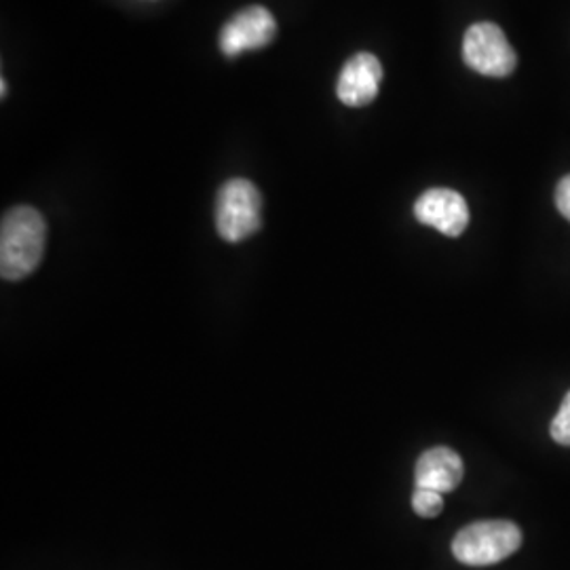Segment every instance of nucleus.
Masks as SVG:
<instances>
[{
  "label": "nucleus",
  "mask_w": 570,
  "mask_h": 570,
  "mask_svg": "<svg viewBox=\"0 0 570 570\" xmlns=\"http://www.w3.org/2000/svg\"><path fill=\"white\" fill-rule=\"evenodd\" d=\"M47 225L41 214L20 205L2 216L0 225V275L7 282H20L41 265Z\"/></svg>",
  "instance_id": "obj_1"
},
{
  "label": "nucleus",
  "mask_w": 570,
  "mask_h": 570,
  "mask_svg": "<svg viewBox=\"0 0 570 570\" xmlns=\"http://www.w3.org/2000/svg\"><path fill=\"white\" fill-rule=\"evenodd\" d=\"M522 546V530L508 520L473 522L461 530L452 541V553L461 564L490 567L497 564Z\"/></svg>",
  "instance_id": "obj_2"
},
{
  "label": "nucleus",
  "mask_w": 570,
  "mask_h": 570,
  "mask_svg": "<svg viewBox=\"0 0 570 570\" xmlns=\"http://www.w3.org/2000/svg\"><path fill=\"white\" fill-rule=\"evenodd\" d=\"M263 226V195L244 178L223 184L216 199V228L228 244H239Z\"/></svg>",
  "instance_id": "obj_3"
},
{
  "label": "nucleus",
  "mask_w": 570,
  "mask_h": 570,
  "mask_svg": "<svg viewBox=\"0 0 570 570\" xmlns=\"http://www.w3.org/2000/svg\"><path fill=\"white\" fill-rule=\"evenodd\" d=\"M463 60L471 70L492 79L510 77L518 66V56L505 32L490 21L473 23L465 32Z\"/></svg>",
  "instance_id": "obj_4"
},
{
  "label": "nucleus",
  "mask_w": 570,
  "mask_h": 570,
  "mask_svg": "<svg viewBox=\"0 0 570 570\" xmlns=\"http://www.w3.org/2000/svg\"><path fill=\"white\" fill-rule=\"evenodd\" d=\"M277 35V23L265 7H247L220 30V51L226 58H237L245 51L263 49Z\"/></svg>",
  "instance_id": "obj_5"
},
{
  "label": "nucleus",
  "mask_w": 570,
  "mask_h": 570,
  "mask_svg": "<svg viewBox=\"0 0 570 570\" xmlns=\"http://www.w3.org/2000/svg\"><path fill=\"white\" fill-rule=\"evenodd\" d=\"M414 216L421 225L433 226L446 237H459L469 226V205L452 188H429L416 199Z\"/></svg>",
  "instance_id": "obj_6"
},
{
  "label": "nucleus",
  "mask_w": 570,
  "mask_h": 570,
  "mask_svg": "<svg viewBox=\"0 0 570 570\" xmlns=\"http://www.w3.org/2000/svg\"><path fill=\"white\" fill-rule=\"evenodd\" d=\"M383 63L374 53L362 51L346 61L341 70V77L336 82V96L338 100L351 106V108H362L367 104L374 102L381 82H383Z\"/></svg>",
  "instance_id": "obj_7"
},
{
  "label": "nucleus",
  "mask_w": 570,
  "mask_h": 570,
  "mask_svg": "<svg viewBox=\"0 0 570 570\" xmlns=\"http://www.w3.org/2000/svg\"><path fill=\"white\" fill-rule=\"evenodd\" d=\"M414 475H416L419 489L435 490L444 494V492H452L461 484L465 468L461 456L454 450L435 446L421 454Z\"/></svg>",
  "instance_id": "obj_8"
},
{
  "label": "nucleus",
  "mask_w": 570,
  "mask_h": 570,
  "mask_svg": "<svg viewBox=\"0 0 570 570\" xmlns=\"http://www.w3.org/2000/svg\"><path fill=\"white\" fill-rule=\"evenodd\" d=\"M412 510L421 518H438L444 510V499L440 492L429 489H414Z\"/></svg>",
  "instance_id": "obj_9"
},
{
  "label": "nucleus",
  "mask_w": 570,
  "mask_h": 570,
  "mask_svg": "<svg viewBox=\"0 0 570 570\" xmlns=\"http://www.w3.org/2000/svg\"><path fill=\"white\" fill-rule=\"evenodd\" d=\"M550 433L560 446H570V391L564 395L562 406L551 421Z\"/></svg>",
  "instance_id": "obj_10"
},
{
  "label": "nucleus",
  "mask_w": 570,
  "mask_h": 570,
  "mask_svg": "<svg viewBox=\"0 0 570 570\" xmlns=\"http://www.w3.org/2000/svg\"><path fill=\"white\" fill-rule=\"evenodd\" d=\"M556 205L558 212L570 223V176L562 178L556 188Z\"/></svg>",
  "instance_id": "obj_11"
},
{
  "label": "nucleus",
  "mask_w": 570,
  "mask_h": 570,
  "mask_svg": "<svg viewBox=\"0 0 570 570\" xmlns=\"http://www.w3.org/2000/svg\"><path fill=\"white\" fill-rule=\"evenodd\" d=\"M0 89H2V98H7V81L4 79L0 81Z\"/></svg>",
  "instance_id": "obj_12"
}]
</instances>
